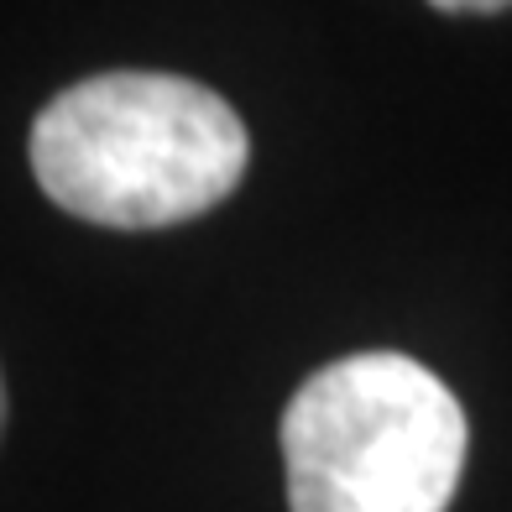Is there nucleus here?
I'll list each match as a JSON object with an SVG mask.
<instances>
[{"instance_id":"obj_2","label":"nucleus","mask_w":512,"mask_h":512,"mask_svg":"<svg viewBox=\"0 0 512 512\" xmlns=\"http://www.w3.org/2000/svg\"><path fill=\"white\" fill-rule=\"evenodd\" d=\"M465 408L424 361L356 351L293 392L283 465L293 512H445L465 471Z\"/></svg>"},{"instance_id":"obj_1","label":"nucleus","mask_w":512,"mask_h":512,"mask_svg":"<svg viewBox=\"0 0 512 512\" xmlns=\"http://www.w3.org/2000/svg\"><path fill=\"white\" fill-rule=\"evenodd\" d=\"M251 142L215 89L183 74H95L37 115L32 173L58 209L110 230H162L215 209Z\"/></svg>"},{"instance_id":"obj_3","label":"nucleus","mask_w":512,"mask_h":512,"mask_svg":"<svg viewBox=\"0 0 512 512\" xmlns=\"http://www.w3.org/2000/svg\"><path fill=\"white\" fill-rule=\"evenodd\" d=\"M0 429H6V382H0Z\"/></svg>"}]
</instances>
